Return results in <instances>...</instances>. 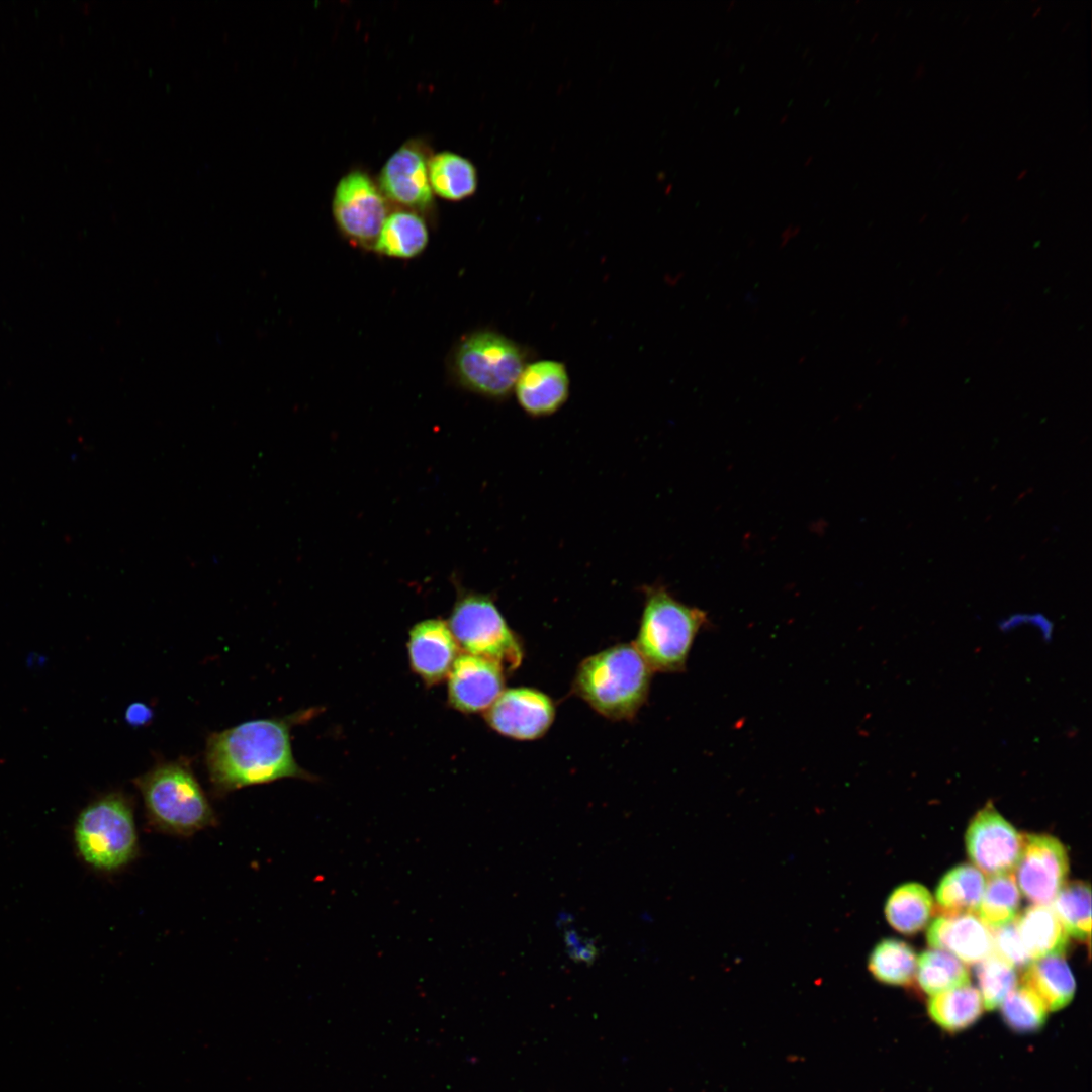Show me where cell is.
<instances>
[{
    "mask_svg": "<svg viewBox=\"0 0 1092 1092\" xmlns=\"http://www.w3.org/2000/svg\"><path fill=\"white\" fill-rule=\"evenodd\" d=\"M300 716L251 720L210 734L205 765L215 796L280 779L311 780L295 761L290 730Z\"/></svg>",
    "mask_w": 1092,
    "mask_h": 1092,
    "instance_id": "cell-1",
    "label": "cell"
},
{
    "mask_svg": "<svg viewBox=\"0 0 1092 1092\" xmlns=\"http://www.w3.org/2000/svg\"><path fill=\"white\" fill-rule=\"evenodd\" d=\"M148 824L157 832L188 837L217 825V816L186 760L158 762L133 780Z\"/></svg>",
    "mask_w": 1092,
    "mask_h": 1092,
    "instance_id": "cell-2",
    "label": "cell"
},
{
    "mask_svg": "<svg viewBox=\"0 0 1092 1092\" xmlns=\"http://www.w3.org/2000/svg\"><path fill=\"white\" fill-rule=\"evenodd\" d=\"M652 669L634 645L620 644L586 658L578 667L574 690L610 719H629L645 702Z\"/></svg>",
    "mask_w": 1092,
    "mask_h": 1092,
    "instance_id": "cell-3",
    "label": "cell"
},
{
    "mask_svg": "<svg viewBox=\"0 0 1092 1092\" xmlns=\"http://www.w3.org/2000/svg\"><path fill=\"white\" fill-rule=\"evenodd\" d=\"M75 843L82 859L100 872H116L139 855L132 800L123 792L105 794L78 815Z\"/></svg>",
    "mask_w": 1092,
    "mask_h": 1092,
    "instance_id": "cell-4",
    "label": "cell"
},
{
    "mask_svg": "<svg viewBox=\"0 0 1092 1092\" xmlns=\"http://www.w3.org/2000/svg\"><path fill=\"white\" fill-rule=\"evenodd\" d=\"M645 593L635 647L652 670L680 671L707 615L675 600L662 586L647 587Z\"/></svg>",
    "mask_w": 1092,
    "mask_h": 1092,
    "instance_id": "cell-5",
    "label": "cell"
},
{
    "mask_svg": "<svg viewBox=\"0 0 1092 1092\" xmlns=\"http://www.w3.org/2000/svg\"><path fill=\"white\" fill-rule=\"evenodd\" d=\"M534 351L502 333L482 329L466 335L453 355V372L466 389L492 399L507 398Z\"/></svg>",
    "mask_w": 1092,
    "mask_h": 1092,
    "instance_id": "cell-6",
    "label": "cell"
},
{
    "mask_svg": "<svg viewBox=\"0 0 1092 1092\" xmlns=\"http://www.w3.org/2000/svg\"><path fill=\"white\" fill-rule=\"evenodd\" d=\"M448 626L463 650L515 670L523 659L522 645L508 626L493 600L468 593L455 603Z\"/></svg>",
    "mask_w": 1092,
    "mask_h": 1092,
    "instance_id": "cell-7",
    "label": "cell"
},
{
    "mask_svg": "<svg viewBox=\"0 0 1092 1092\" xmlns=\"http://www.w3.org/2000/svg\"><path fill=\"white\" fill-rule=\"evenodd\" d=\"M382 192L360 171L344 176L337 185L333 214L344 235L361 245H374L387 217Z\"/></svg>",
    "mask_w": 1092,
    "mask_h": 1092,
    "instance_id": "cell-8",
    "label": "cell"
},
{
    "mask_svg": "<svg viewBox=\"0 0 1092 1092\" xmlns=\"http://www.w3.org/2000/svg\"><path fill=\"white\" fill-rule=\"evenodd\" d=\"M967 852L976 868L995 877L1014 872L1022 847V834L988 802L972 819L966 832Z\"/></svg>",
    "mask_w": 1092,
    "mask_h": 1092,
    "instance_id": "cell-9",
    "label": "cell"
},
{
    "mask_svg": "<svg viewBox=\"0 0 1092 1092\" xmlns=\"http://www.w3.org/2000/svg\"><path fill=\"white\" fill-rule=\"evenodd\" d=\"M1069 871L1064 845L1045 834H1022V847L1015 866V882L1034 904L1050 905L1065 884Z\"/></svg>",
    "mask_w": 1092,
    "mask_h": 1092,
    "instance_id": "cell-10",
    "label": "cell"
},
{
    "mask_svg": "<svg viewBox=\"0 0 1092 1092\" xmlns=\"http://www.w3.org/2000/svg\"><path fill=\"white\" fill-rule=\"evenodd\" d=\"M555 715L552 700L540 691L529 688L504 690L486 710L485 719L499 734L532 740L543 736Z\"/></svg>",
    "mask_w": 1092,
    "mask_h": 1092,
    "instance_id": "cell-11",
    "label": "cell"
},
{
    "mask_svg": "<svg viewBox=\"0 0 1092 1092\" xmlns=\"http://www.w3.org/2000/svg\"><path fill=\"white\" fill-rule=\"evenodd\" d=\"M505 686L504 669L487 658L463 653L448 674L450 704L465 713L487 710Z\"/></svg>",
    "mask_w": 1092,
    "mask_h": 1092,
    "instance_id": "cell-12",
    "label": "cell"
},
{
    "mask_svg": "<svg viewBox=\"0 0 1092 1092\" xmlns=\"http://www.w3.org/2000/svg\"><path fill=\"white\" fill-rule=\"evenodd\" d=\"M569 391L566 366L552 359L529 362L514 387L518 404L533 418L547 417L559 411L567 401Z\"/></svg>",
    "mask_w": 1092,
    "mask_h": 1092,
    "instance_id": "cell-13",
    "label": "cell"
},
{
    "mask_svg": "<svg viewBox=\"0 0 1092 1092\" xmlns=\"http://www.w3.org/2000/svg\"><path fill=\"white\" fill-rule=\"evenodd\" d=\"M379 184L382 194L404 206L424 209L432 202L428 163L415 146H402L387 160Z\"/></svg>",
    "mask_w": 1092,
    "mask_h": 1092,
    "instance_id": "cell-14",
    "label": "cell"
},
{
    "mask_svg": "<svg viewBox=\"0 0 1092 1092\" xmlns=\"http://www.w3.org/2000/svg\"><path fill=\"white\" fill-rule=\"evenodd\" d=\"M408 656L413 670L427 685H434L449 674L458 656V644L447 623L430 619L413 627Z\"/></svg>",
    "mask_w": 1092,
    "mask_h": 1092,
    "instance_id": "cell-15",
    "label": "cell"
},
{
    "mask_svg": "<svg viewBox=\"0 0 1092 1092\" xmlns=\"http://www.w3.org/2000/svg\"><path fill=\"white\" fill-rule=\"evenodd\" d=\"M928 944L967 964H978L993 951L992 931L972 913L943 914L927 931Z\"/></svg>",
    "mask_w": 1092,
    "mask_h": 1092,
    "instance_id": "cell-16",
    "label": "cell"
},
{
    "mask_svg": "<svg viewBox=\"0 0 1092 1092\" xmlns=\"http://www.w3.org/2000/svg\"><path fill=\"white\" fill-rule=\"evenodd\" d=\"M1015 921L1031 961L1048 956H1063L1068 944V933L1053 907L1034 904Z\"/></svg>",
    "mask_w": 1092,
    "mask_h": 1092,
    "instance_id": "cell-17",
    "label": "cell"
},
{
    "mask_svg": "<svg viewBox=\"0 0 1092 1092\" xmlns=\"http://www.w3.org/2000/svg\"><path fill=\"white\" fill-rule=\"evenodd\" d=\"M1022 985L1031 989L1049 1011L1067 1006L1076 989L1074 976L1062 954L1031 961L1022 976Z\"/></svg>",
    "mask_w": 1092,
    "mask_h": 1092,
    "instance_id": "cell-18",
    "label": "cell"
},
{
    "mask_svg": "<svg viewBox=\"0 0 1092 1092\" xmlns=\"http://www.w3.org/2000/svg\"><path fill=\"white\" fill-rule=\"evenodd\" d=\"M429 233L415 212L395 211L387 215L373 245L376 252L397 259H411L427 247Z\"/></svg>",
    "mask_w": 1092,
    "mask_h": 1092,
    "instance_id": "cell-19",
    "label": "cell"
},
{
    "mask_svg": "<svg viewBox=\"0 0 1092 1092\" xmlns=\"http://www.w3.org/2000/svg\"><path fill=\"white\" fill-rule=\"evenodd\" d=\"M984 1009L979 990L970 984L932 995L928 1002L931 1019L949 1032L974 1024Z\"/></svg>",
    "mask_w": 1092,
    "mask_h": 1092,
    "instance_id": "cell-20",
    "label": "cell"
},
{
    "mask_svg": "<svg viewBox=\"0 0 1092 1092\" xmlns=\"http://www.w3.org/2000/svg\"><path fill=\"white\" fill-rule=\"evenodd\" d=\"M431 188L448 200H461L472 195L477 187L474 165L455 153L442 152L428 162Z\"/></svg>",
    "mask_w": 1092,
    "mask_h": 1092,
    "instance_id": "cell-21",
    "label": "cell"
},
{
    "mask_svg": "<svg viewBox=\"0 0 1092 1092\" xmlns=\"http://www.w3.org/2000/svg\"><path fill=\"white\" fill-rule=\"evenodd\" d=\"M985 878L974 866L953 868L941 879L936 890V901L944 914L977 912L984 888Z\"/></svg>",
    "mask_w": 1092,
    "mask_h": 1092,
    "instance_id": "cell-22",
    "label": "cell"
},
{
    "mask_svg": "<svg viewBox=\"0 0 1092 1092\" xmlns=\"http://www.w3.org/2000/svg\"><path fill=\"white\" fill-rule=\"evenodd\" d=\"M933 899L929 891L917 883L898 887L888 898L885 915L890 925L901 933L912 934L929 921Z\"/></svg>",
    "mask_w": 1092,
    "mask_h": 1092,
    "instance_id": "cell-23",
    "label": "cell"
},
{
    "mask_svg": "<svg viewBox=\"0 0 1092 1092\" xmlns=\"http://www.w3.org/2000/svg\"><path fill=\"white\" fill-rule=\"evenodd\" d=\"M916 977L923 991L931 996L970 984L965 964L940 949L927 950L919 956Z\"/></svg>",
    "mask_w": 1092,
    "mask_h": 1092,
    "instance_id": "cell-24",
    "label": "cell"
},
{
    "mask_svg": "<svg viewBox=\"0 0 1092 1092\" xmlns=\"http://www.w3.org/2000/svg\"><path fill=\"white\" fill-rule=\"evenodd\" d=\"M868 968L880 982L890 985L909 984L917 970L914 950L905 942L885 939L873 949Z\"/></svg>",
    "mask_w": 1092,
    "mask_h": 1092,
    "instance_id": "cell-25",
    "label": "cell"
},
{
    "mask_svg": "<svg viewBox=\"0 0 1092 1092\" xmlns=\"http://www.w3.org/2000/svg\"><path fill=\"white\" fill-rule=\"evenodd\" d=\"M1020 893L1012 874L990 877L978 907L981 921L995 929L1016 919Z\"/></svg>",
    "mask_w": 1092,
    "mask_h": 1092,
    "instance_id": "cell-26",
    "label": "cell"
},
{
    "mask_svg": "<svg viewBox=\"0 0 1092 1092\" xmlns=\"http://www.w3.org/2000/svg\"><path fill=\"white\" fill-rule=\"evenodd\" d=\"M1053 909L1067 933L1080 940H1089L1091 929V894L1087 883H1065L1054 901Z\"/></svg>",
    "mask_w": 1092,
    "mask_h": 1092,
    "instance_id": "cell-27",
    "label": "cell"
},
{
    "mask_svg": "<svg viewBox=\"0 0 1092 1092\" xmlns=\"http://www.w3.org/2000/svg\"><path fill=\"white\" fill-rule=\"evenodd\" d=\"M977 978L984 1008L988 1010L999 1007L1017 986L1015 968L994 950L978 963Z\"/></svg>",
    "mask_w": 1092,
    "mask_h": 1092,
    "instance_id": "cell-28",
    "label": "cell"
},
{
    "mask_svg": "<svg viewBox=\"0 0 1092 1092\" xmlns=\"http://www.w3.org/2000/svg\"><path fill=\"white\" fill-rule=\"evenodd\" d=\"M1005 1023L1014 1031L1033 1032L1045 1022L1048 1008L1028 987L1016 986L1001 1003Z\"/></svg>",
    "mask_w": 1092,
    "mask_h": 1092,
    "instance_id": "cell-29",
    "label": "cell"
},
{
    "mask_svg": "<svg viewBox=\"0 0 1092 1092\" xmlns=\"http://www.w3.org/2000/svg\"><path fill=\"white\" fill-rule=\"evenodd\" d=\"M992 937L993 950L1014 968H1026L1030 964L1031 959L1023 946L1015 920L995 928Z\"/></svg>",
    "mask_w": 1092,
    "mask_h": 1092,
    "instance_id": "cell-30",
    "label": "cell"
},
{
    "mask_svg": "<svg viewBox=\"0 0 1092 1092\" xmlns=\"http://www.w3.org/2000/svg\"><path fill=\"white\" fill-rule=\"evenodd\" d=\"M565 941L569 956L576 962L582 961L590 963L597 957V948L595 945L581 940L575 932L567 933Z\"/></svg>",
    "mask_w": 1092,
    "mask_h": 1092,
    "instance_id": "cell-31",
    "label": "cell"
},
{
    "mask_svg": "<svg viewBox=\"0 0 1092 1092\" xmlns=\"http://www.w3.org/2000/svg\"><path fill=\"white\" fill-rule=\"evenodd\" d=\"M151 718V709L143 703H134L126 711V720L134 726L145 725Z\"/></svg>",
    "mask_w": 1092,
    "mask_h": 1092,
    "instance_id": "cell-32",
    "label": "cell"
},
{
    "mask_svg": "<svg viewBox=\"0 0 1092 1092\" xmlns=\"http://www.w3.org/2000/svg\"><path fill=\"white\" fill-rule=\"evenodd\" d=\"M801 228L797 224H789L783 229L780 234V248L786 247L792 240H794L800 233Z\"/></svg>",
    "mask_w": 1092,
    "mask_h": 1092,
    "instance_id": "cell-33",
    "label": "cell"
},
{
    "mask_svg": "<svg viewBox=\"0 0 1092 1092\" xmlns=\"http://www.w3.org/2000/svg\"><path fill=\"white\" fill-rule=\"evenodd\" d=\"M925 72H926V67H925L924 62H920L917 65V67H916V69L914 71L913 79L916 80V79H919V78L923 77Z\"/></svg>",
    "mask_w": 1092,
    "mask_h": 1092,
    "instance_id": "cell-34",
    "label": "cell"
},
{
    "mask_svg": "<svg viewBox=\"0 0 1092 1092\" xmlns=\"http://www.w3.org/2000/svg\"><path fill=\"white\" fill-rule=\"evenodd\" d=\"M1027 173H1028V170H1027V169H1022V170H1020V171H1019V172L1017 173V175H1016V180H1021V179H1023V178H1024V177H1025V176L1027 175Z\"/></svg>",
    "mask_w": 1092,
    "mask_h": 1092,
    "instance_id": "cell-35",
    "label": "cell"
},
{
    "mask_svg": "<svg viewBox=\"0 0 1092 1092\" xmlns=\"http://www.w3.org/2000/svg\"><path fill=\"white\" fill-rule=\"evenodd\" d=\"M1041 9H1042V7L1040 5L1035 7L1033 9L1032 13H1031V16L1036 17L1040 13Z\"/></svg>",
    "mask_w": 1092,
    "mask_h": 1092,
    "instance_id": "cell-36",
    "label": "cell"
},
{
    "mask_svg": "<svg viewBox=\"0 0 1092 1092\" xmlns=\"http://www.w3.org/2000/svg\"><path fill=\"white\" fill-rule=\"evenodd\" d=\"M812 160H813V155H808L806 157L805 161H804V166H808L809 164H811Z\"/></svg>",
    "mask_w": 1092,
    "mask_h": 1092,
    "instance_id": "cell-37",
    "label": "cell"
},
{
    "mask_svg": "<svg viewBox=\"0 0 1092 1092\" xmlns=\"http://www.w3.org/2000/svg\"><path fill=\"white\" fill-rule=\"evenodd\" d=\"M788 117H789V113H784V114H783V115H782V116L780 117V121H779V122H780L781 124L785 123V122L787 121Z\"/></svg>",
    "mask_w": 1092,
    "mask_h": 1092,
    "instance_id": "cell-38",
    "label": "cell"
},
{
    "mask_svg": "<svg viewBox=\"0 0 1092 1092\" xmlns=\"http://www.w3.org/2000/svg\"><path fill=\"white\" fill-rule=\"evenodd\" d=\"M1070 25H1071V21L1070 20L1066 21L1064 23L1063 27H1062V31H1066L1070 27Z\"/></svg>",
    "mask_w": 1092,
    "mask_h": 1092,
    "instance_id": "cell-39",
    "label": "cell"
},
{
    "mask_svg": "<svg viewBox=\"0 0 1092 1092\" xmlns=\"http://www.w3.org/2000/svg\"><path fill=\"white\" fill-rule=\"evenodd\" d=\"M878 35H879V32H878V31H875V32H874V33L872 34V36H871V38H870V41H871V42L875 41V40L877 39Z\"/></svg>",
    "mask_w": 1092,
    "mask_h": 1092,
    "instance_id": "cell-40",
    "label": "cell"
},
{
    "mask_svg": "<svg viewBox=\"0 0 1092 1092\" xmlns=\"http://www.w3.org/2000/svg\"><path fill=\"white\" fill-rule=\"evenodd\" d=\"M735 3H736V1H735V0H731V1L729 2V4L727 5V9H728V10H730V9H731V8L733 7V5H734Z\"/></svg>",
    "mask_w": 1092,
    "mask_h": 1092,
    "instance_id": "cell-41",
    "label": "cell"
},
{
    "mask_svg": "<svg viewBox=\"0 0 1092 1092\" xmlns=\"http://www.w3.org/2000/svg\"><path fill=\"white\" fill-rule=\"evenodd\" d=\"M969 19H970V15H967L966 18L963 21V24H965Z\"/></svg>",
    "mask_w": 1092,
    "mask_h": 1092,
    "instance_id": "cell-42",
    "label": "cell"
}]
</instances>
